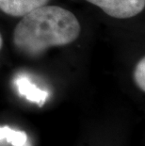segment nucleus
Listing matches in <instances>:
<instances>
[{
	"instance_id": "39448f33",
	"label": "nucleus",
	"mask_w": 145,
	"mask_h": 146,
	"mask_svg": "<svg viewBox=\"0 0 145 146\" xmlns=\"http://www.w3.org/2000/svg\"><path fill=\"white\" fill-rule=\"evenodd\" d=\"M0 141H6L12 146H31L26 132L9 126H0Z\"/></svg>"
},
{
	"instance_id": "7ed1b4c3",
	"label": "nucleus",
	"mask_w": 145,
	"mask_h": 146,
	"mask_svg": "<svg viewBox=\"0 0 145 146\" xmlns=\"http://www.w3.org/2000/svg\"><path fill=\"white\" fill-rule=\"evenodd\" d=\"M14 85L16 86L20 95L24 96L29 102L35 103L40 107H42L44 105L49 96L48 92L39 88L36 84L31 82V80L24 74L18 76L14 79Z\"/></svg>"
},
{
	"instance_id": "f03ea898",
	"label": "nucleus",
	"mask_w": 145,
	"mask_h": 146,
	"mask_svg": "<svg viewBox=\"0 0 145 146\" xmlns=\"http://www.w3.org/2000/svg\"><path fill=\"white\" fill-rule=\"evenodd\" d=\"M99 7L109 16L128 19L144 10L145 0H86Z\"/></svg>"
},
{
	"instance_id": "20e7f679",
	"label": "nucleus",
	"mask_w": 145,
	"mask_h": 146,
	"mask_svg": "<svg viewBox=\"0 0 145 146\" xmlns=\"http://www.w3.org/2000/svg\"><path fill=\"white\" fill-rule=\"evenodd\" d=\"M48 2L49 0H0V10L11 16L23 17Z\"/></svg>"
},
{
	"instance_id": "0eeeda50",
	"label": "nucleus",
	"mask_w": 145,
	"mask_h": 146,
	"mask_svg": "<svg viewBox=\"0 0 145 146\" xmlns=\"http://www.w3.org/2000/svg\"><path fill=\"white\" fill-rule=\"evenodd\" d=\"M2 44H3V40H2L1 34H0V49H1V47H2Z\"/></svg>"
},
{
	"instance_id": "423d86ee",
	"label": "nucleus",
	"mask_w": 145,
	"mask_h": 146,
	"mask_svg": "<svg viewBox=\"0 0 145 146\" xmlns=\"http://www.w3.org/2000/svg\"><path fill=\"white\" fill-rule=\"evenodd\" d=\"M135 82L141 91H145V60L142 58L138 61L134 72Z\"/></svg>"
},
{
	"instance_id": "f257e3e1",
	"label": "nucleus",
	"mask_w": 145,
	"mask_h": 146,
	"mask_svg": "<svg viewBox=\"0 0 145 146\" xmlns=\"http://www.w3.org/2000/svg\"><path fill=\"white\" fill-rule=\"evenodd\" d=\"M75 15L58 6H42L24 15L13 32L14 45L23 54L38 57L46 49L73 42L80 34Z\"/></svg>"
}]
</instances>
